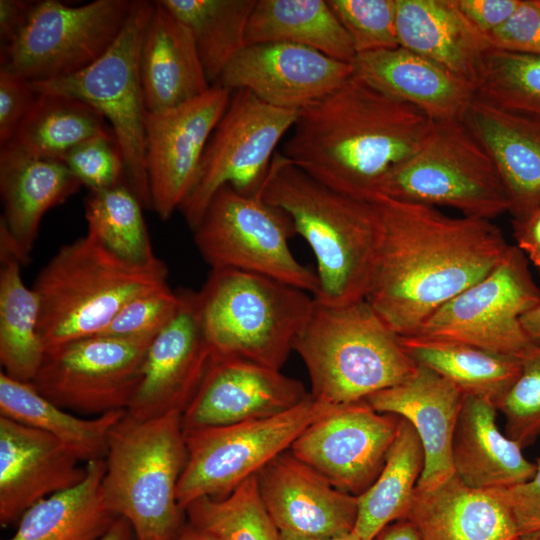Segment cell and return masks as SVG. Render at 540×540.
I'll list each match as a JSON object with an SVG mask.
<instances>
[{
	"instance_id": "4dcf8cb0",
	"label": "cell",
	"mask_w": 540,
	"mask_h": 540,
	"mask_svg": "<svg viewBox=\"0 0 540 540\" xmlns=\"http://www.w3.org/2000/svg\"><path fill=\"white\" fill-rule=\"evenodd\" d=\"M125 412L78 417L43 396L32 383L0 373V415L48 433L84 464L105 458L110 431Z\"/></svg>"
},
{
	"instance_id": "52a82bcc",
	"label": "cell",
	"mask_w": 540,
	"mask_h": 540,
	"mask_svg": "<svg viewBox=\"0 0 540 540\" xmlns=\"http://www.w3.org/2000/svg\"><path fill=\"white\" fill-rule=\"evenodd\" d=\"M197 293L212 355L279 370L314 304L300 288L235 269H211Z\"/></svg>"
},
{
	"instance_id": "1f68e13d",
	"label": "cell",
	"mask_w": 540,
	"mask_h": 540,
	"mask_svg": "<svg viewBox=\"0 0 540 540\" xmlns=\"http://www.w3.org/2000/svg\"><path fill=\"white\" fill-rule=\"evenodd\" d=\"M85 478L74 487L31 506L7 540H97L117 516L108 508L102 479L105 459L86 463Z\"/></svg>"
},
{
	"instance_id": "44dd1931",
	"label": "cell",
	"mask_w": 540,
	"mask_h": 540,
	"mask_svg": "<svg viewBox=\"0 0 540 540\" xmlns=\"http://www.w3.org/2000/svg\"><path fill=\"white\" fill-rule=\"evenodd\" d=\"M256 477L262 503L279 533L324 538L353 531L357 496L334 487L289 450Z\"/></svg>"
},
{
	"instance_id": "d590c367",
	"label": "cell",
	"mask_w": 540,
	"mask_h": 540,
	"mask_svg": "<svg viewBox=\"0 0 540 540\" xmlns=\"http://www.w3.org/2000/svg\"><path fill=\"white\" fill-rule=\"evenodd\" d=\"M0 362L9 377L32 383L45 357L38 325L40 302L21 275V261L0 252Z\"/></svg>"
},
{
	"instance_id": "2e32d148",
	"label": "cell",
	"mask_w": 540,
	"mask_h": 540,
	"mask_svg": "<svg viewBox=\"0 0 540 540\" xmlns=\"http://www.w3.org/2000/svg\"><path fill=\"white\" fill-rule=\"evenodd\" d=\"M398 426V416L377 412L364 400L337 405L289 451L337 489L359 496L382 470Z\"/></svg>"
},
{
	"instance_id": "6f0895ef",
	"label": "cell",
	"mask_w": 540,
	"mask_h": 540,
	"mask_svg": "<svg viewBox=\"0 0 540 540\" xmlns=\"http://www.w3.org/2000/svg\"><path fill=\"white\" fill-rule=\"evenodd\" d=\"M279 540H361L353 531L351 533L336 537H301L290 534L279 533Z\"/></svg>"
},
{
	"instance_id": "f907efd6",
	"label": "cell",
	"mask_w": 540,
	"mask_h": 540,
	"mask_svg": "<svg viewBox=\"0 0 540 540\" xmlns=\"http://www.w3.org/2000/svg\"><path fill=\"white\" fill-rule=\"evenodd\" d=\"M512 227L516 246L540 274V206L521 217L513 218Z\"/></svg>"
},
{
	"instance_id": "816d5d0a",
	"label": "cell",
	"mask_w": 540,
	"mask_h": 540,
	"mask_svg": "<svg viewBox=\"0 0 540 540\" xmlns=\"http://www.w3.org/2000/svg\"><path fill=\"white\" fill-rule=\"evenodd\" d=\"M33 2L22 0H0L1 48L10 44L22 29Z\"/></svg>"
},
{
	"instance_id": "7402d4cb",
	"label": "cell",
	"mask_w": 540,
	"mask_h": 540,
	"mask_svg": "<svg viewBox=\"0 0 540 540\" xmlns=\"http://www.w3.org/2000/svg\"><path fill=\"white\" fill-rule=\"evenodd\" d=\"M46 432L0 415V524L79 484L87 466Z\"/></svg>"
},
{
	"instance_id": "83f0119b",
	"label": "cell",
	"mask_w": 540,
	"mask_h": 540,
	"mask_svg": "<svg viewBox=\"0 0 540 540\" xmlns=\"http://www.w3.org/2000/svg\"><path fill=\"white\" fill-rule=\"evenodd\" d=\"M497 408L489 399L463 395L453 440L455 475L475 489H508L530 480L536 464L496 423Z\"/></svg>"
},
{
	"instance_id": "d6986e66",
	"label": "cell",
	"mask_w": 540,
	"mask_h": 540,
	"mask_svg": "<svg viewBox=\"0 0 540 540\" xmlns=\"http://www.w3.org/2000/svg\"><path fill=\"white\" fill-rule=\"evenodd\" d=\"M173 320L152 340L142 376L126 412L144 420L169 412L183 413L212 359L202 326L198 293L179 291Z\"/></svg>"
},
{
	"instance_id": "4316f807",
	"label": "cell",
	"mask_w": 540,
	"mask_h": 540,
	"mask_svg": "<svg viewBox=\"0 0 540 540\" xmlns=\"http://www.w3.org/2000/svg\"><path fill=\"white\" fill-rule=\"evenodd\" d=\"M139 69L148 113L184 104L212 86L191 31L159 0L144 30Z\"/></svg>"
},
{
	"instance_id": "c3c4849f",
	"label": "cell",
	"mask_w": 540,
	"mask_h": 540,
	"mask_svg": "<svg viewBox=\"0 0 540 540\" xmlns=\"http://www.w3.org/2000/svg\"><path fill=\"white\" fill-rule=\"evenodd\" d=\"M534 476L519 485L504 489L520 534L540 529V457Z\"/></svg>"
},
{
	"instance_id": "7c38bea8",
	"label": "cell",
	"mask_w": 540,
	"mask_h": 540,
	"mask_svg": "<svg viewBox=\"0 0 540 540\" xmlns=\"http://www.w3.org/2000/svg\"><path fill=\"white\" fill-rule=\"evenodd\" d=\"M132 4L133 0H95L79 6L33 2L20 32L1 48L0 69L30 82L77 73L111 47Z\"/></svg>"
},
{
	"instance_id": "603a6c76",
	"label": "cell",
	"mask_w": 540,
	"mask_h": 540,
	"mask_svg": "<svg viewBox=\"0 0 540 540\" xmlns=\"http://www.w3.org/2000/svg\"><path fill=\"white\" fill-rule=\"evenodd\" d=\"M463 395L442 375L417 365L404 381L364 400L377 412L403 418L415 429L424 451L417 489H431L455 474L451 449Z\"/></svg>"
},
{
	"instance_id": "3957f363",
	"label": "cell",
	"mask_w": 540,
	"mask_h": 540,
	"mask_svg": "<svg viewBox=\"0 0 540 540\" xmlns=\"http://www.w3.org/2000/svg\"><path fill=\"white\" fill-rule=\"evenodd\" d=\"M260 193L290 217L310 246L317 264L314 299L329 305L366 299L381 233L374 203L317 181L281 152L275 153Z\"/></svg>"
},
{
	"instance_id": "7a4b0ae2",
	"label": "cell",
	"mask_w": 540,
	"mask_h": 540,
	"mask_svg": "<svg viewBox=\"0 0 540 540\" xmlns=\"http://www.w3.org/2000/svg\"><path fill=\"white\" fill-rule=\"evenodd\" d=\"M433 122L353 74L298 112L281 153L328 187L372 201L383 180L420 149Z\"/></svg>"
},
{
	"instance_id": "8fae6325",
	"label": "cell",
	"mask_w": 540,
	"mask_h": 540,
	"mask_svg": "<svg viewBox=\"0 0 540 540\" xmlns=\"http://www.w3.org/2000/svg\"><path fill=\"white\" fill-rule=\"evenodd\" d=\"M195 245L211 269H235L268 276L300 288L313 297L316 273L293 255L296 235L290 217L266 202L260 191L243 195L222 187L192 229Z\"/></svg>"
},
{
	"instance_id": "8d00e7d4",
	"label": "cell",
	"mask_w": 540,
	"mask_h": 540,
	"mask_svg": "<svg viewBox=\"0 0 540 540\" xmlns=\"http://www.w3.org/2000/svg\"><path fill=\"white\" fill-rule=\"evenodd\" d=\"M110 134L105 118L90 104L69 95L38 93L9 143L34 156L62 160L77 145Z\"/></svg>"
},
{
	"instance_id": "680465c9",
	"label": "cell",
	"mask_w": 540,
	"mask_h": 540,
	"mask_svg": "<svg viewBox=\"0 0 540 540\" xmlns=\"http://www.w3.org/2000/svg\"><path fill=\"white\" fill-rule=\"evenodd\" d=\"M515 540H540V529L522 533Z\"/></svg>"
},
{
	"instance_id": "7dc6e473",
	"label": "cell",
	"mask_w": 540,
	"mask_h": 540,
	"mask_svg": "<svg viewBox=\"0 0 540 540\" xmlns=\"http://www.w3.org/2000/svg\"><path fill=\"white\" fill-rule=\"evenodd\" d=\"M37 94L32 82L0 69V147L13 139Z\"/></svg>"
},
{
	"instance_id": "ac0fdd59",
	"label": "cell",
	"mask_w": 540,
	"mask_h": 540,
	"mask_svg": "<svg viewBox=\"0 0 540 540\" xmlns=\"http://www.w3.org/2000/svg\"><path fill=\"white\" fill-rule=\"evenodd\" d=\"M354 73L353 65L309 47L265 42L246 45L216 84L246 90L263 102L301 111L323 99Z\"/></svg>"
},
{
	"instance_id": "9f6ffc18",
	"label": "cell",
	"mask_w": 540,
	"mask_h": 540,
	"mask_svg": "<svg viewBox=\"0 0 540 540\" xmlns=\"http://www.w3.org/2000/svg\"><path fill=\"white\" fill-rule=\"evenodd\" d=\"M175 540H220L215 535L189 524L184 526Z\"/></svg>"
},
{
	"instance_id": "11a10c76",
	"label": "cell",
	"mask_w": 540,
	"mask_h": 540,
	"mask_svg": "<svg viewBox=\"0 0 540 540\" xmlns=\"http://www.w3.org/2000/svg\"><path fill=\"white\" fill-rule=\"evenodd\" d=\"M133 536L130 523L123 517H117L110 528L97 540H132Z\"/></svg>"
},
{
	"instance_id": "484cf974",
	"label": "cell",
	"mask_w": 540,
	"mask_h": 540,
	"mask_svg": "<svg viewBox=\"0 0 540 540\" xmlns=\"http://www.w3.org/2000/svg\"><path fill=\"white\" fill-rule=\"evenodd\" d=\"M82 186L61 160L34 156L13 144L0 148V192L6 226L27 263L44 214Z\"/></svg>"
},
{
	"instance_id": "5b68a950",
	"label": "cell",
	"mask_w": 540,
	"mask_h": 540,
	"mask_svg": "<svg viewBox=\"0 0 540 540\" xmlns=\"http://www.w3.org/2000/svg\"><path fill=\"white\" fill-rule=\"evenodd\" d=\"M311 381L310 395L334 405L363 401L407 379L417 364L366 299L329 305L314 299L294 341Z\"/></svg>"
},
{
	"instance_id": "f5cc1de1",
	"label": "cell",
	"mask_w": 540,
	"mask_h": 540,
	"mask_svg": "<svg viewBox=\"0 0 540 540\" xmlns=\"http://www.w3.org/2000/svg\"><path fill=\"white\" fill-rule=\"evenodd\" d=\"M374 540H420L409 520L400 519L383 529Z\"/></svg>"
},
{
	"instance_id": "cb8c5ba5",
	"label": "cell",
	"mask_w": 540,
	"mask_h": 540,
	"mask_svg": "<svg viewBox=\"0 0 540 540\" xmlns=\"http://www.w3.org/2000/svg\"><path fill=\"white\" fill-rule=\"evenodd\" d=\"M420 540H515L519 529L504 489H475L455 474L417 489L406 515Z\"/></svg>"
},
{
	"instance_id": "9c48e42d",
	"label": "cell",
	"mask_w": 540,
	"mask_h": 540,
	"mask_svg": "<svg viewBox=\"0 0 540 540\" xmlns=\"http://www.w3.org/2000/svg\"><path fill=\"white\" fill-rule=\"evenodd\" d=\"M154 1L133 0L128 18L111 47L85 69L43 82H32L38 93L78 98L109 121L120 148L125 183L143 207L152 208L146 165V116L139 55Z\"/></svg>"
},
{
	"instance_id": "e0dca14e",
	"label": "cell",
	"mask_w": 540,
	"mask_h": 540,
	"mask_svg": "<svg viewBox=\"0 0 540 540\" xmlns=\"http://www.w3.org/2000/svg\"><path fill=\"white\" fill-rule=\"evenodd\" d=\"M232 91L219 84L174 108L146 116V165L152 209L171 217L190 192L208 141Z\"/></svg>"
},
{
	"instance_id": "ee69618b",
	"label": "cell",
	"mask_w": 540,
	"mask_h": 540,
	"mask_svg": "<svg viewBox=\"0 0 540 540\" xmlns=\"http://www.w3.org/2000/svg\"><path fill=\"white\" fill-rule=\"evenodd\" d=\"M179 305V292L163 286L130 301L97 336L153 339L173 320Z\"/></svg>"
},
{
	"instance_id": "60d3db41",
	"label": "cell",
	"mask_w": 540,
	"mask_h": 540,
	"mask_svg": "<svg viewBox=\"0 0 540 540\" xmlns=\"http://www.w3.org/2000/svg\"><path fill=\"white\" fill-rule=\"evenodd\" d=\"M185 512L190 524L220 540H279L260 498L256 475L224 497L194 501Z\"/></svg>"
},
{
	"instance_id": "d6a6232c",
	"label": "cell",
	"mask_w": 540,
	"mask_h": 540,
	"mask_svg": "<svg viewBox=\"0 0 540 540\" xmlns=\"http://www.w3.org/2000/svg\"><path fill=\"white\" fill-rule=\"evenodd\" d=\"M285 42L352 63V40L328 0H257L246 30V45Z\"/></svg>"
},
{
	"instance_id": "f6af8a7d",
	"label": "cell",
	"mask_w": 540,
	"mask_h": 540,
	"mask_svg": "<svg viewBox=\"0 0 540 540\" xmlns=\"http://www.w3.org/2000/svg\"><path fill=\"white\" fill-rule=\"evenodd\" d=\"M61 161L89 191L126 184L122 154L113 134L98 136L77 145Z\"/></svg>"
},
{
	"instance_id": "9a60e30c",
	"label": "cell",
	"mask_w": 540,
	"mask_h": 540,
	"mask_svg": "<svg viewBox=\"0 0 540 540\" xmlns=\"http://www.w3.org/2000/svg\"><path fill=\"white\" fill-rule=\"evenodd\" d=\"M153 339L92 336L67 343L45 353L32 385L65 410L95 416L127 410Z\"/></svg>"
},
{
	"instance_id": "d4e9b609",
	"label": "cell",
	"mask_w": 540,
	"mask_h": 540,
	"mask_svg": "<svg viewBox=\"0 0 540 540\" xmlns=\"http://www.w3.org/2000/svg\"><path fill=\"white\" fill-rule=\"evenodd\" d=\"M352 65L355 76L434 121L461 119L475 98L473 85L400 46L357 54Z\"/></svg>"
},
{
	"instance_id": "4fadbf2b",
	"label": "cell",
	"mask_w": 540,
	"mask_h": 540,
	"mask_svg": "<svg viewBox=\"0 0 540 540\" xmlns=\"http://www.w3.org/2000/svg\"><path fill=\"white\" fill-rule=\"evenodd\" d=\"M232 92L205 148L194 184L179 207L191 229L222 187L230 186L248 196L260 191L278 143L298 116L297 111L271 106L249 91Z\"/></svg>"
},
{
	"instance_id": "f35d334b",
	"label": "cell",
	"mask_w": 540,
	"mask_h": 540,
	"mask_svg": "<svg viewBox=\"0 0 540 540\" xmlns=\"http://www.w3.org/2000/svg\"><path fill=\"white\" fill-rule=\"evenodd\" d=\"M138 198L126 184L89 191L85 199V218L89 233L122 259L135 264L158 260Z\"/></svg>"
},
{
	"instance_id": "f1b7e54d",
	"label": "cell",
	"mask_w": 540,
	"mask_h": 540,
	"mask_svg": "<svg viewBox=\"0 0 540 540\" xmlns=\"http://www.w3.org/2000/svg\"><path fill=\"white\" fill-rule=\"evenodd\" d=\"M461 120L493 159L512 217L540 206V122L499 110L476 97Z\"/></svg>"
},
{
	"instance_id": "74e56055",
	"label": "cell",
	"mask_w": 540,
	"mask_h": 540,
	"mask_svg": "<svg viewBox=\"0 0 540 540\" xmlns=\"http://www.w3.org/2000/svg\"><path fill=\"white\" fill-rule=\"evenodd\" d=\"M191 31L205 74L218 82L246 46V30L257 0H159Z\"/></svg>"
},
{
	"instance_id": "b9f144b4",
	"label": "cell",
	"mask_w": 540,
	"mask_h": 540,
	"mask_svg": "<svg viewBox=\"0 0 540 540\" xmlns=\"http://www.w3.org/2000/svg\"><path fill=\"white\" fill-rule=\"evenodd\" d=\"M496 408L505 417V434L522 449L540 436V346L521 357V372Z\"/></svg>"
},
{
	"instance_id": "30bf717a",
	"label": "cell",
	"mask_w": 540,
	"mask_h": 540,
	"mask_svg": "<svg viewBox=\"0 0 540 540\" xmlns=\"http://www.w3.org/2000/svg\"><path fill=\"white\" fill-rule=\"evenodd\" d=\"M337 405L314 399L281 414L237 424L184 431L187 460L177 487L184 510L194 501L221 498L289 450L302 432Z\"/></svg>"
},
{
	"instance_id": "836d02e7",
	"label": "cell",
	"mask_w": 540,
	"mask_h": 540,
	"mask_svg": "<svg viewBox=\"0 0 540 540\" xmlns=\"http://www.w3.org/2000/svg\"><path fill=\"white\" fill-rule=\"evenodd\" d=\"M401 344L417 364L442 375L464 395L491 400L496 405L521 372V359L500 355L450 340L400 336Z\"/></svg>"
},
{
	"instance_id": "6da1fadb",
	"label": "cell",
	"mask_w": 540,
	"mask_h": 540,
	"mask_svg": "<svg viewBox=\"0 0 540 540\" xmlns=\"http://www.w3.org/2000/svg\"><path fill=\"white\" fill-rule=\"evenodd\" d=\"M381 233L366 296L399 336L492 272L510 244L491 220L451 217L432 206L378 195Z\"/></svg>"
},
{
	"instance_id": "ffe728a7",
	"label": "cell",
	"mask_w": 540,
	"mask_h": 540,
	"mask_svg": "<svg viewBox=\"0 0 540 540\" xmlns=\"http://www.w3.org/2000/svg\"><path fill=\"white\" fill-rule=\"evenodd\" d=\"M309 394L303 383L252 361L212 355L206 373L182 413L184 431L272 417Z\"/></svg>"
},
{
	"instance_id": "ba28073f",
	"label": "cell",
	"mask_w": 540,
	"mask_h": 540,
	"mask_svg": "<svg viewBox=\"0 0 540 540\" xmlns=\"http://www.w3.org/2000/svg\"><path fill=\"white\" fill-rule=\"evenodd\" d=\"M378 195L488 220L509 212L493 159L461 119L434 121L420 149L383 180Z\"/></svg>"
},
{
	"instance_id": "ab89813d",
	"label": "cell",
	"mask_w": 540,
	"mask_h": 540,
	"mask_svg": "<svg viewBox=\"0 0 540 540\" xmlns=\"http://www.w3.org/2000/svg\"><path fill=\"white\" fill-rule=\"evenodd\" d=\"M475 97L540 122V56L489 49L482 60Z\"/></svg>"
},
{
	"instance_id": "db71d44e",
	"label": "cell",
	"mask_w": 540,
	"mask_h": 540,
	"mask_svg": "<svg viewBox=\"0 0 540 540\" xmlns=\"http://www.w3.org/2000/svg\"><path fill=\"white\" fill-rule=\"evenodd\" d=\"M521 323L530 341L540 346V303L522 316Z\"/></svg>"
},
{
	"instance_id": "5bb4252c",
	"label": "cell",
	"mask_w": 540,
	"mask_h": 540,
	"mask_svg": "<svg viewBox=\"0 0 540 540\" xmlns=\"http://www.w3.org/2000/svg\"><path fill=\"white\" fill-rule=\"evenodd\" d=\"M528 262L516 245H510L492 272L438 308L415 335L521 359L534 345L521 318L540 303Z\"/></svg>"
},
{
	"instance_id": "277c9868",
	"label": "cell",
	"mask_w": 540,
	"mask_h": 540,
	"mask_svg": "<svg viewBox=\"0 0 540 540\" xmlns=\"http://www.w3.org/2000/svg\"><path fill=\"white\" fill-rule=\"evenodd\" d=\"M167 276L160 259L144 265L126 261L89 232L62 246L32 287L45 352L99 335L130 301L168 285Z\"/></svg>"
},
{
	"instance_id": "f546056e",
	"label": "cell",
	"mask_w": 540,
	"mask_h": 540,
	"mask_svg": "<svg viewBox=\"0 0 540 540\" xmlns=\"http://www.w3.org/2000/svg\"><path fill=\"white\" fill-rule=\"evenodd\" d=\"M396 27L400 47L427 58L475 88L490 47L454 0H396Z\"/></svg>"
},
{
	"instance_id": "681fc988",
	"label": "cell",
	"mask_w": 540,
	"mask_h": 540,
	"mask_svg": "<svg viewBox=\"0 0 540 540\" xmlns=\"http://www.w3.org/2000/svg\"><path fill=\"white\" fill-rule=\"evenodd\" d=\"M461 13L484 37L503 25L520 0H454Z\"/></svg>"
},
{
	"instance_id": "bcb514c9",
	"label": "cell",
	"mask_w": 540,
	"mask_h": 540,
	"mask_svg": "<svg viewBox=\"0 0 540 540\" xmlns=\"http://www.w3.org/2000/svg\"><path fill=\"white\" fill-rule=\"evenodd\" d=\"M485 38L490 49L540 56V0H520L512 16Z\"/></svg>"
},
{
	"instance_id": "e575fe53",
	"label": "cell",
	"mask_w": 540,
	"mask_h": 540,
	"mask_svg": "<svg viewBox=\"0 0 540 540\" xmlns=\"http://www.w3.org/2000/svg\"><path fill=\"white\" fill-rule=\"evenodd\" d=\"M424 467V451L413 426L399 417L395 440L371 486L358 498L353 532L374 540L395 521L406 518Z\"/></svg>"
},
{
	"instance_id": "7bdbcfd3",
	"label": "cell",
	"mask_w": 540,
	"mask_h": 540,
	"mask_svg": "<svg viewBox=\"0 0 540 540\" xmlns=\"http://www.w3.org/2000/svg\"><path fill=\"white\" fill-rule=\"evenodd\" d=\"M356 54L399 47L396 0H328Z\"/></svg>"
},
{
	"instance_id": "8992f818",
	"label": "cell",
	"mask_w": 540,
	"mask_h": 540,
	"mask_svg": "<svg viewBox=\"0 0 540 540\" xmlns=\"http://www.w3.org/2000/svg\"><path fill=\"white\" fill-rule=\"evenodd\" d=\"M104 459L105 502L130 523L136 540H175L184 527L177 500L187 460L182 413L140 420L125 412Z\"/></svg>"
}]
</instances>
